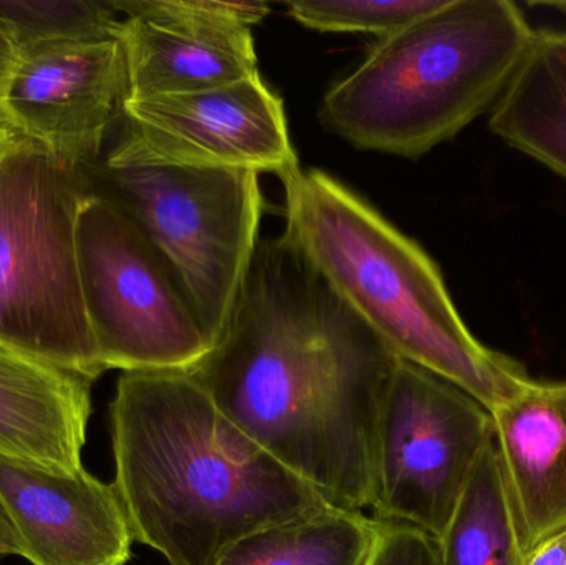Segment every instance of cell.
<instances>
[{"label": "cell", "instance_id": "obj_13", "mask_svg": "<svg viewBox=\"0 0 566 565\" xmlns=\"http://www.w3.org/2000/svg\"><path fill=\"white\" fill-rule=\"evenodd\" d=\"M491 415L515 526L527 554L566 527V381H532Z\"/></svg>", "mask_w": 566, "mask_h": 565}, {"label": "cell", "instance_id": "obj_2", "mask_svg": "<svg viewBox=\"0 0 566 565\" xmlns=\"http://www.w3.org/2000/svg\"><path fill=\"white\" fill-rule=\"evenodd\" d=\"M109 418L133 537L169 565H216L242 537L329 506L188 372H123Z\"/></svg>", "mask_w": 566, "mask_h": 565}, {"label": "cell", "instance_id": "obj_9", "mask_svg": "<svg viewBox=\"0 0 566 565\" xmlns=\"http://www.w3.org/2000/svg\"><path fill=\"white\" fill-rule=\"evenodd\" d=\"M123 136L106 158L285 178L300 168L282 100L261 75L182 95L126 98Z\"/></svg>", "mask_w": 566, "mask_h": 565}, {"label": "cell", "instance_id": "obj_15", "mask_svg": "<svg viewBox=\"0 0 566 565\" xmlns=\"http://www.w3.org/2000/svg\"><path fill=\"white\" fill-rule=\"evenodd\" d=\"M492 133L566 178V30L535 32L491 109Z\"/></svg>", "mask_w": 566, "mask_h": 565}, {"label": "cell", "instance_id": "obj_7", "mask_svg": "<svg viewBox=\"0 0 566 565\" xmlns=\"http://www.w3.org/2000/svg\"><path fill=\"white\" fill-rule=\"evenodd\" d=\"M76 251L86 317L105 372H188L212 350L155 245L88 186Z\"/></svg>", "mask_w": 566, "mask_h": 565}, {"label": "cell", "instance_id": "obj_6", "mask_svg": "<svg viewBox=\"0 0 566 565\" xmlns=\"http://www.w3.org/2000/svg\"><path fill=\"white\" fill-rule=\"evenodd\" d=\"M78 169L86 186L118 206L155 245L214 348L261 241L259 172L106 156Z\"/></svg>", "mask_w": 566, "mask_h": 565}, {"label": "cell", "instance_id": "obj_24", "mask_svg": "<svg viewBox=\"0 0 566 565\" xmlns=\"http://www.w3.org/2000/svg\"><path fill=\"white\" fill-rule=\"evenodd\" d=\"M17 138H19V135H17L15 129L7 123L3 116H0V153H2L7 146L12 145Z\"/></svg>", "mask_w": 566, "mask_h": 565}, {"label": "cell", "instance_id": "obj_21", "mask_svg": "<svg viewBox=\"0 0 566 565\" xmlns=\"http://www.w3.org/2000/svg\"><path fill=\"white\" fill-rule=\"evenodd\" d=\"M524 565H566V527L528 551Z\"/></svg>", "mask_w": 566, "mask_h": 565}, {"label": "cell", "instance_id": "obj_14", "mask_svg": "<svg viewBox=\"0 0 566 565\" xmlns=\"http://www.w3.org/2000/svg\"><path fill=\"white\" fill-rule=\"evenodd\" d=\"M92 384L0 344V457L63 477L80 473Z\"/></svg>", "mask_w": 566, "mask_h": 565}, {"label": "cell", "instance_id": "obj_1", "mask_svg": "<svg viewBox=\"0 0 566 565\" xmlns=\"http://www.w3.org/2000/svg\"><path fill=\"white\" fill-rule=\"evenodd\" d=\"M396 360L283 234L259 241L224 335L188 374L329 506L363 513Z\"/></svg>", "mask_w": 566, "mask_h": 565}, {"label": "cell", "instance_id": "obj_10", "mask_svg": "<svg viewBox=\"0 0 566 565\" xmlns=\"http://www.w3.org/2000/svg\"><path fill=\"white\" fill-rule=\"evenodd\" d=\"M128 96L118 39L65 40L19 50L2 96L3 118L66 165L103 156V143Z\"/></svg>", "mask_w": 566, "mask_h": 565}, {"label": "cell", "instance_id": "obj_5", "mask_svg": "<svg viewBox=\"0 0 566 565\" xmlns=\"http://www.w3.org/2000/svg\"><path fill=\"white\" fill-rule=\"evenodd\" d=\"M85 191L78 168L32 139L0 153V344L95 381L105 368L76 251Z\"/></svg>", "mask_w": 566, "mask_h": 565}, {"label": "cell", "instance_id": "obj_20", "mask_svg": "<svg viewBox=\"0 0 566 565\" xmlns=\"http://www.w3.org/2000/svg\"><path fill=\"white\" fill-rule=\"evenodd\" d=\"M378 523V537L366 565H441L438 541L406 524Z\"/></svg>", "mask_w": 566, "mask_h": 565}, {"label": "cell", "instance_id": "obj_8", "mask_svg": "<svg viewBox=\"0 0 566 565\" xmlns=\"http://www.w3.org/2000/svg\"><path fill=\"white\" fill-rule=\"evenodd\" d=\"M492 438L484 405L441 375L398 358L379 417L375 521L439 540Z\"/></svg>", "mask_w": 566, "mask_h": 565}, {"label": "cell", "instance_id": "obj_12", "mask_svg": "<svg viewBox=\"0 0 566 565\" xmlns=\"http://www.w3.org/2000/svg\"><path fill=\"white\" fill-rule=\"evenodd\" d=\"M0 504L32 565H125L128 514L115 484L83 468L73 477L0 457Z\"/></svg>", "mask_w": 566, "mask_h": 565}, {"label": "cell", "instance_id": "obj_17", "mask_svg": "<svg viewBox=\"0 0 566 565\" xmlns=\"http://www.w3.org/2000/svg\"><path fill=\"white\" fill-rule=\"evenodd\" d=\"M438 541L441 565H524L494 438L475 463L461 500Z\"/></svg>", "mask_w": 566, "mask_h": 565}, {"label": "cell", "instance_id": "obj_3", "mask_svg": "<svg viewBox=\"0 0 566 565\" xmlns=\"http://www.w3.org/2000/svg\"><path fill=\"white\" fill-rule=\"evenodd\" d=\"M285 238L398 358L441 375L489 411L532 378L462 321L438 264L368 202L319 169L282 178Z\"/></svg>", "mask_w": 566, "mask_h": 565}, {"label": "cell", "instance_id": "obj_16", "mask_svg": "<svg viewBox=\"0 0 566 565\" xmlns=\"http://www.w3.org/2000/svg\"><path fill=\"white\" fill-rule=\"evenodd\" d=\"M376 537L371 517L328 506L242 537L216 565H366Z\"/></svg>", "mask_w": 566, "mask_h": 565}, {"label": "cell", "instance_id": "obj_18", "mask_svg": "<svg viewBox=\"0 0 566 565\" xmlns=\"http://www.w3.org/2000/svg\"><path fill=\"white\" fill-rule=\"evenodd\" d=\"M115 0H0V23L17 46L65 40L118 39Z\"/></svg>", "mask_w": 566, "mask_h": 565}, {"label": "cell", "instance_id": "obj_23", "mask_svg": "<svg viewBox=\"0 0 566 565\" xmlns=\"http://www.w3.org/2000/svg\"><path fill=\"white\" fill-rule=\"evenodd\" d=\"M3 556H22V543L12 521L0 504V557Z\"/></svg>", "mask_w": 566, "mask_h": 565}, {"label": "cell", "instance_id": "obj_19", "mask_svg": "<svg viewBox=\"0 0 566 565\" xmlns=\"http://www.w3.org/2000/svg\"><path fill=\"white\" fill-rule=\"evenodd\" d=\"M446 0H300L286 6L290 17L318 32L392 35L415 20L434 12Z\"/></svg>", "mask_w": 566, "mask_h": 565}, {"label": "cell", "instance_id": "obj_22", "mask_svg": "<svg viewBox=\"0 0 566 565\" xmlns=\"http://www.w3.org/2000/svg\"><path fill=\"white\" fill-rule=\"evenodd\" d=\"M17 59H19V46L13 42L6 27L0 23V105H2L3 92H6L10 75H12ZM0 116H3L2 109H0Z\"/></svg>", "mask_w": 566, "mask_h": 565}, {"label": "cell", "instance_id": "obj_11", "mask_svg": "<svg viewBox=\"0 0 566 565\" xmlns=\"http://www.w3.org/2000/svg\"><path fill=\"white\" fill-rule=\"evenodd\" d=\"M128 96L206 92L261 75L251 27L269 15L264 2L115 0Z\"/></svg>", "mask_w": 566, "mask_h": 565}, {"label": "cell", "instance_id": "obj_4", "mask_svg": "<svg viewBox=\"0 0 566 565\" xmlns=\"http://www.w3.org/2000/svg\"><path fill=\"white\" fill-rule=\"evenodd\" d=\"M534 35L514 2L446 0L379 39L319 119L355 148L419 158L494 108Z\"/></svg>", "mask_w": 566, "mask_h": 565}]
</instances>
